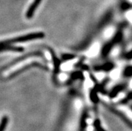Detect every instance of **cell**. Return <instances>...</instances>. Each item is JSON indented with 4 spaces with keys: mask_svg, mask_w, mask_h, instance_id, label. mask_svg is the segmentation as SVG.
Instances as JSON below:
<instances>
[{
    "mask_svg": "<svg viewBox=\"0 0 132 131\" xmlns=\"http://www.w3.org/2000/svg\"><path fill=\"white\" fill-rule=\"evenodd\" d=\"M113 68V64L111 62H107V63L104 64L103 65H101L99 66H96L95 68V70H97V71H109L111 69Z\"/></svg>",
    "mask_w": 132,
    "mask_h": 131,
    "instance_id": "obj_5",
    "label": "cell"
},
{
    "mask_svg": "<svg viewBox=\"0 0 132 131\" xmlns=\"http://www.w3.org/2000/svg\"><path fill=\"white\" fill-rule=\"evenodd\" d=\"M6 51H12L15 52H21L23 51V48L22 47H17L11 46L10 44L0 45V52Z\"/></svg>",
    "mask_w": 132,
    "mask_h": 131,
    "instance_id": "obj_3",
    "label": "cell"
},
{
    "mask_svg": "<svg viewBox=\"0 0 132 131\" xmlns=\"http://www.w3.org/2000/svg\"><path fill=\"white\" fill-rule=\"evenodd\" d=\"M95 125L96 128L97 130H102V128L100 127V123H99V121H98V120L96 121L95 123Z\"/></svg>",
    "mask_w": 132,
    "mask_h": 131,
    "instance_id": "obj_13",
    "label": "cell"
},
{
    "mask_svg": "<svg viewBox=\"0 0 132 131\" xmlns=\"http://www.w3.org/2000/svg\"><path fill=\"white\" fill-rule=\"evenodd\" d=\"M90 98H91V100L94 102H98V97H97V94L96 92L93 91L90 94Z\"/></svg>",
    "mask_w": 132,
    "mask_h": 131,
    "instance_id": "obj_9",
    "label": "cell"
},
{
    "mask_svg": "<svg viewBox=\"0 0 132 131\" xmlns=\"http://www.w3.org/2000/svg\"><path fill=\"white\" fill-rule=\"evenodd\" d=\"M74 58L73 55H70V54H64L62 56V59L64 60H69L72 59Z\"/></svg>",
    "mask_w": 132,
    "mask_h": 131,
    "instance_id": "obj_11",
    "label": "cell"
},
{
    "mask_svg": "<svg viewBox=\"0 0 132 131\" xmlns=\"http://www.w3.org/2000/svg\"><path fill=\"white\" fill-rule=\"evenodd\" d=\"M131 87H132V81H131Z\"/></svg>",
    "mask_w": 132,
    "mask_h": 131,
    "instance_id": "obj_17",
    "label": "cell"
},
{
    "mask_svg": "<svg viewBox=\"0 0 132 131\" xmlns=\"http://www.w3.org/2000/svg\"><path fill=\"white\" fill-rule=\"evenodd\" d=\"M42 0H34L32 4L30 6L29 9L27 11L26 13V17L28 19L31 18L33 16L34 13L35 12L36 10L37 9V7H38V5H40V2H41Z\"/></svg>",
    "mask_w": 132,
    "mask_h": 131,
    "instance_id": "obj_4",
    "label": "cell"
},
{
    "mask_svg": "<svg viewBox=\"0 0 132 131\" xmlns=\"http://www.w3.org/2000/svg\"><path fill=\"white\" fill-rule=\"evenodd\" d=\"M8 117L6 116H4L2 117V120H1V123H0V131L4 130L6 128L7 125L8 123Z\"/></svg>",
    "mask_w": 132,
    "mask_h": 131,
    "instance_id": "obj_7",
    "label": "cell"
},
{
    "mask_svg": "<svg viewBox=\"0 0 132 131\" xmlns=\"http://www.w3.org/2000/svg\"><path fill=\"white\" fill-rule=\"evenodd\" d=\"M86 117H87V115H86V114H84L83 116H82V120H81V123H80V125H81V128H82V129H83V128L85 127Z\"/></svg>",
    "mask_w": 132,
    "mask_h": 131,
    "instance_id": "obj_10",
    "label": "cell"
},
{
    "mask_svg": "<svg viewBox=\"0 0 132 131\" xmlns=\"http://www.w3.org/2000/svg\"><path fill=\"white\" fill-rule=\"evenodd\" d=\"M121 34L120 33H117V35H116V36L113 38V40H112V42H109V43H107L105 46L103 48V51H102L103 56H106V55L108 54L109 51H111V50L112 47L113 46V45L115 44V43H117V42H119V41L121 40Z\"/></svg>",
    "mask_w": 132,
    "mask_h": 131,
    "instance_id": "obj_2",
    "label": "cell"
},
{
    "mask_svg": "<svg viewBox=\"0 0 132 131\" xmlns=\"http://www.w3.org/2000/svg\"><path fill=\"white\" fill-rule=\"evenodd\" d=\"M44 37V33L43 32H34V33H29L27 35L17 37V38H14L3 41V42H0V45L11 44V43H22V42H28L30 40H36V39L43 38Z\"/></svg>",
    "mask_w": 132,
    "mask_h": 131,
    "instance_id": "obj_1",
    "label": "cell"
},
{
    "mask_svg": "<svg viewBox=\"0 0 132 131\" xmlns=\"http://www.w3.org/2000/svg\"><path fill=\"white\" fill-rule=\"evenodd\" d=\"M99 46L98 44H94L91 48H90V50L87 52V55L89 57H93L97 54V53L99 52Z\"/></svg>",
    "mask_w": 132,
    "mask_h": 131,
    "instance_id": "obj_6",
    "label": "cell"
},
{
    "mask_svg": "<svg viewBox=\"0 0 132 131\" xmlns=\"http://www.w3.org/2000/svg\"><path fill=\"white\" fill-rule=\"evenodd\" d=\"M123 88V85H119V86H116V88H114V89L110 93L111 97H115L121 90H122Z\"/></svg>",
    "mask_w": 132,
    "mask_h": 131,
    "instance_id": "obj_8",
    "label": "cell"
},
{
    "mask_svg": "<svg viewBox=\"0 0 132 131\" xmlns=\"http://www.w3.org/2000/svg\"><path fill=\"white\" fill-rule=\"evenodd\" d=\"M113 33V29H108V30H107V31H106L105 32V36L106 37H109V36H111V34H112Z\"/></svg>",
    "mask_w": 132,
    "mask_h": 131,
    "instance_id": "obj_12",
    "label": "cell"
},
{
    "mask_svg": "<svg viewBox=\"0 0 132 131\" xmlns=\"http://www.w3.org/2000/svg\"><path fill=\"white\" fill-rule=\"evenodd\" d=\"M127 18H128V20H129L130 22H132V11L127 13Z\"/></svg>",
    "mask_w": 132,
    "mask_h": 131,
    "instance_id": "obj_14",
    "label": "cell"
},
{
    "mask_svg": "<svg viewBox=\"0 0 132 131\" xmlns=\"http://www.w3.org/2000/svg\"><path fill=\"white\" fill-rule=\"evenodd\" d=\"M111 76H112L113 77V78H117V72H114L112 74V75H111Z\"/></svg>",
    "mask_w": 132,
    "mask_h": 131,
    "instance_id": "obj_16",
    "label": "cell"
},
{
    "mask_svg": "<svg viewBox=\"0 0 132 131\" xmlns=\"http://www.w3.org/2000/svg\"><path fill=\"white\" fill-rule=\"evenodd\" d=\"M126 58H128V59H131V58H132V50L130 51V52H129V53L126 55Z\"/></svg>",
    "mask_w": 132,
    "mask_h": 131,
    "instance_id": "obj_15",
    "label": "cell"
}]
</instances>
